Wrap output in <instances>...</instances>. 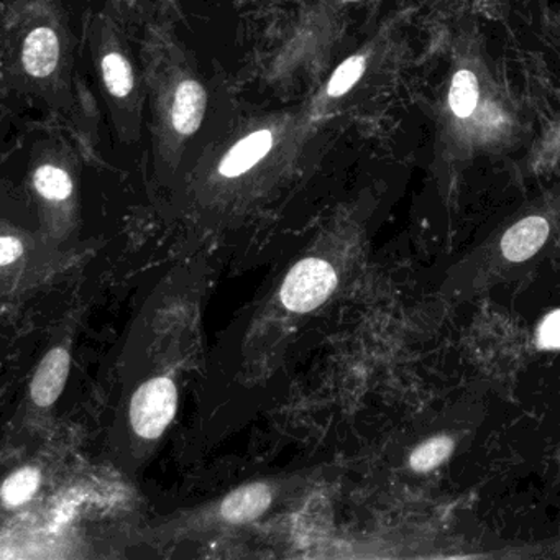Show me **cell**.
I'll list each match as a JSON object with an SVG mask.
<instances>
[{
	"mask_svg": "<svg viewBox=\"0 0 560 560\" xmlns=\"http://www.w3.org/2000/svg\"><path fill=\"white\" fill-rule=\"evenodd\" d=\"M34 183L38 193L51 200L66 199L73 191L70 174L61 168L51 167V165L38 168Z\"/></svg>",
	"mask_w": 560,
	"mask_h": 560,
	"instance_id": "4fadbf2b",
	"label": "cell"
},
{
	"mask_svg": "<svg viewBox=\"0 0 560 560\" xmlns=\"http://www.w3.org/2000/svg\"><path fill=\"white\" fill-rule=\"evenodd\" d=\"M537 345L546 351L560 349V311L550 313L537 330Z\"/></svg>",
	"mask_w": 560,
	"mask_h": 560,
	"instance_id": "9a60e30c",
	"label": "cell"
},
{
	"mask_svg": "<svg viewBox=\"0 0 560 560\" xmlns=\"http://www.w3.org/2000/svg\"><path fill=\"white\" fill-rule=\"evenodd\" d=\"M365 71V58L352 57L345 60L341 66L336 70V73L330 77L329 86H327V94L332 97L344 96L349 89L355 86L362 74Z\"/></svg>",
	"mask_w": 560,
	"mask_h": 560,
	"instance_id": "5bb4252c",
	"label": "cell"
},
{
	"mask_svg": "<svg viewBox=\"0 0 560 560\" xmlns=\"http://www.w3.org/2000/svg\"><path fill=\"white\" fill-rule=\"evenodd\" d=\"M102 74L107 89L115 97H125L134 89L131 64L122 54L110 53L102 60Z\"/></svg>",
	"mask_w": 560,
	"mask_h": 560,
	"instance_id": "30bf717a",
	"label": "cell"
},
{
	"mask_svg": "<svg viewBox=\"0 0 560 560\" xmlns=\"http://www.w3.org/2000/svg\"><path fill=\"white\" fill-rule=\"evenodd\" d=\"M178 391L170 378H154L138 388L132 398L131 423L144 439H158L173 421Z\"/></svg>",
	"mask_w": 560,
	"mask_h": 560,
	"instance_id": "7a4b0ae2",
	"label": "cell"
},
{
	"mask_svg": "<svg viewBox=\"0 0 560 560\" xmlns=\"http://www.w3.org/2000/svg\"><path fill=\"white\" fill-rule=\"evenodd\" d=\"M454 449L451 437L439 436L417 447L411 455V467L416 472H429L442 464Z\"/></svg>",
	"mask_w": 560,
	"mask_h": 560,
	"instance_id": "7c38bea8",
	"label": "cell"
},
{
	"mask_svg": "<svg viewBox=\"0 0 560 560\" xmlns=\"http://www.w3.org/2000/svg\"><path fill=\"white\" fill-rule=\"evenodd\" d=\"M338 287V275L327 261L307 258L284 278L281 301L294 313H309L319 307Z\"/></svg>",
	"mask_w": 560,
	"mask_h": 560,
	"instance_id": "6da1fadb",
	"label": "cell"
},
{
	"mask_svg": "<svg viewBox=\"0 0 560 560\" xmlns=\"http://www.w3.org/2000/svg\"><path fill=\"white\" fill-rule=\"evenodd\" d=\"M273 145V135L270 131H258L239 142L220 163V174L226 178H235L254 168L261 158L267 157Z\"/></svg>",
	"mask_w": 560,
	"mask_h": 560,
	"instance_id": "ba28073f",
	"label": "cell"
},
{
	"mask_svg": "<svg viewBox=\"0 0 560 560\" xmlns=\"http://www.w3.org/2000/svg\"><path fill=\"white\" fill-rule=\"evenodd\" d=\"M40 485V472L37 468L25 467L12 474L2 487V500L5 507H19L34 497Z\"/></svg>",
	"mask_w": 560,
	"mask_h": 560,
	"instance_id": "8fae6325",
	"label": "cell"
},
{
	"mask_svg": "<svg viewBox=\"0 0 560 560\" xmlns=\"http://www.w3.org/2000/svg\"><path fill=\"white\" fill-rule=\"evenodd\" d=\"M22 244L19 239L11 238V235H4L0 241V265L8 267V265L14 264L22 255Z\"/></svg>",
	"mask_w": 560,
	"mask_h": 560,
	"instance_id": "2e32d148",
	"label": "cell"
},
{
	"mask_svg": "<svg viewBox=\"0 0 560 560\" xmlns=\"http://www.w3.org/2000/svg\"><path fill=\"white\" fill-rule=\"evenodd\" d=\"M270 488L265 484H248L232 491L222 501L220 513L223 520L232 524H244L257 520L271 504Z\"/></svg>",
	"mask_w": 560,
	"mask_h": 560,
	"instance_id": "5b68a950",
	"label": "cell"
},
{
	"mask_svg": "<svg viewBox=\"0 0 560 560\" xmlns=\"http://www.w3.org/2000/svg\"><path fill=\"white\" fill-rule=\"evenodd\" d=\"M70 374V355L63 348L48 352L32 380V398L38 406H50L60 398Z\"/></svg>",
	"mask_w": 560,
	"mask_h": 560,
	"instance_id": "3957f363",
	"label": "cell"
},
{
	"mask_svg": "<svg viewBox=\"0 0 560 560\" xmlns=\"http://www.w3.org/2000/svg\"><path fill=\"white\" fill-rule=\"evenodd\" d=\"M549 238V223L539 216L526 217L504 234L501 251L510 261H524L539 252Z\"/></svg>",
	"mask_w": 560,
	"mask_h": 560,
	"instance_id": "277c9868",
	"label": "cell"
},
{
	"mask_svg": "<svg viewBox=\"0 0 560 560\" xmlns=\"http://www.w3.org/2000/svg\"><path fill=\"white\" fill-rule=\"evenodd\" d=\"M478 102V81L472 71L461 70L452 80L449 106L459 119L472 115Z\"/></svg>",
	"mask_w": 560,
	"mask_h": 560,
	"instance_id": "9c48e42d",
	"label": "cell"
},
{
	"mask_svg": "<svg viewBox=\"0 0 560 560\" xmlns=\"http://www.w3.org/2000/svg\"><path fill=\"white\" fill-rule=\"evenodd\" d=\"M206 110V90L196 81H183L174 96L173 125L180 134L191 135L200 127Z\"/></svg>",
	"mask_w": 560,
	"mask_h": 560,
	"instance_id": "52a82bcc",
	"label": "cell"
},
{
	"mask_svg": "<svg viewBox=\"0 0 560 560\" xmlns=\"http://www.w3.org/2000/svg\"><path fill=\"white\" fill-rule=\"evenodd\" d=\"M60 58V41L51 28H35L24 45L25 71L34 77H45L53 73Z\"/></svg>",
	"mask_w": 560,
	"mask_h": 560,
	"instance_id": "8992f818",
	"label": "cell"
}]
</instances>
